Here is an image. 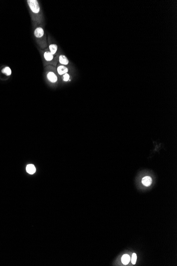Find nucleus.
I'll use <instances>...</instances> for the list:
<instances>
[{
  "label": "nucleus",
  "mask_w": 177,
  "mask_h": 266,
  "mask_svg": "<svg viewBox=\"0 0 177 266\" xmlns=\"http://www.w3.org/2000/svg\"><path fill=\"white\" fill-rule=\"evenodd\" d=\"M36 167L33 164H29L27 166L26 171L30 174H33L36 172Z\"/></svg>",
  "instance_id": "nucleus-7"
},
{
  "label": "nucleus",
  "mask_w": 177,
  "mask_h": 266,
  "mask_svg": "<svg viewBox=\"0 0 177 266\" xmlns=\"http://www.w3.org/2000/svg\"><path fill=\"white\" fill-rule=\"evenodd\" d=\"M69 69L68 68H66V66L64 65H61L58 67L57 68V72L60 75H63L64 74H66L68 72Z\"/></svg>",
  "instance_id": "nucleus-5"
},
{
  "label": "nucleus",
  "mask_w": 177,
  "mask_h": 266,
  "mask_svg": "<svg viewBox=\"0 0 177 266\" xmlns=\"http://www.w3.org/2000/svg\"><path fill=\"white\" fill-rule=\"evenodd\" d=\"M44 56L45 59L47 61H51L53 59V58H54L53 55L51 54L50 52H48V51L45 52Z\"/></svg>",
  "instance_id": "nucleus-9"
},
{
  "label": "nucleus",
  "mask_w": 177,
  "mask_h": 266,
  "mask_svg": "<svg viewBox=\"0 0 177 266\" xmlns=\"http://www.w3.org/2000/svg\"><path fill=\"white\" fill-rule=\"evenodd\" d=\"M130 258L128 254L123 255V256L122 258V263L125 265L128 264V263L130 261Z\"/></svg>",
  "instance_id": "nucleus-8"
},
{
  "label": "nucleus",
  "mask_w": 177,
  "mask_h": 266,
  "mask_svg": "<svg viewBox=\"0 0 177 266\" xmlns=\"http://www.w3.org/2000/svg\"><path fill=\"white\" fill-rule=\"evenodd\" d=\"M3 73H5L6 76H10L11 74V70L9 67H5L4 69H3L2 71Z\"/></svg>",
  "instance_id": "nucleus-11"
},
{
  "label": "nucleus",
  "mask_w": 177,
  "mask_h": 266,
  "mask_svg": "<svg viewBox=\"0 0 177 266\" xmlns=\"http://www.w3.org/2000/svg\"><path fill=\"white\" fill-rule=\"evenodd\" d=\"M63 80L64 81H68V80H70V76L69 74L66 73L65 74H64Z\"/></svg>",
  "instance_id": "nucleus-13"
},
{
  "label": "nucleus",
  "mask_w": 177,
  "mask_h": 266,
  "mask_svg": "<svg viewBox=\"0 0 177 266\" xmlns=\"http://www.w3.org/2000/svg\"><path fill=\"white\" fill-rule=\"evenodd\" d=\"M142 182L144 186H149L152 183V179L150 176H145L143 178Z\"/></svg>",
  "instance_id": "nucleus-2"
},
{
  "label": "nucleus",
  "mask_w": 177,
  "mask_h": 266,
  "mask_svg": "<svg viewBox=\"0 0 177 266\" xmlns=\"http://www.w3.org/2000/svg\"><path fill=\"white\" fill-rule=\"evenodd\" d=\"M35 36L37 38H41L44 36V29L41 27H38L36 28L34 32Z\"/></svg>",
  "instance_id": "nucleus-3"
},
{
  "label": "nucleus",
  "mask_w": 177,
  "mask_h": 266,
  "mask_svg": "<svg viewBox=\"0 0 177 266\" xmlns=\"http://www.w3.org/2000/svg\"><path fill=\"white\" fill-rule=\"evenodd\" d=\"M49 49L51 54L54 55L57 51V46L56 44H51L49 46Z\"/></svg>",
  "instance_id": "nucleus-10"
},
{
  "label": "nucleus",
  "mask_w": 177,
  "mask_h": 266,
  "mask_svg": "<svg viewBox=\"0 0 177 266\" xmlns=\"http://www.w3.org/2000/svg\"><path fill=\"white\" fill-rule=\"evenodd\" d=\"M28 3L31 10L34 13H38L40 11V7L38 2L36 0H28Z\"/></svg>",
  "instance_id": "nucleus-1"
},
{
  "label": "nucleus",
  "mask_w": 177,
  "mask_h": 266,
  "mask_svg": "<svg viewBox=\"0 0 177 266\" xmlns=\"http://www.w3.org/2000/svg\"><path fill=\"white\" fill-rule=\"evenodd\" d=\"M47 78L48 80L53 83L56 82L57 80V76H56V74L53 72H50L47 74Z\"/></svg>",
  "instance_id": "nucleus-4"
},
{
  "label": "nucleus",
  "mask_w": 177,
  "mask_h": 266,
  "mask_svg": "<svg viewBox=\"0 0 177 266\" xmlns=\"http://www.w3.org/2000/svg\"><path fill=\"white\" fill-rule=\"evenodd\" d=\"M137 260V256L136 253H133L132 255V263L133 265H135L136 264V262Z\"/></svg>",
  "instance_id": "nucleus-12"
},
{
  "label": "nucleus",
  "mask_w": 177,
  "mask_h": 266,
  "mask_svg": "<svg viewBox=\"0 0 177 266\" xmlns=\"http://www.w3.org/2000/svg\"><path fill=\"white\" fill-rule=\"evenodd\" d=\"M59 63L63 65H68L69 63L68 59L64 55H60L59 58Z\"/></svg>",
  "instance_id": "nucleus-6"
}]
</instances>
